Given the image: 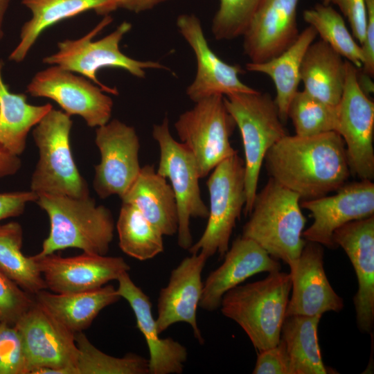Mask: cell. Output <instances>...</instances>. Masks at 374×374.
<instances>
[{"mask_svg":"<svg viewBox=\"0 0 374 374\" xmlns=\"http://www.w3.org/2000/svg\"><path fill=\"white\" fill-rule=\"evenodd\" d=\"M265 160L271 177L303 200L337 191L351 175L345 143L335 131L312 136L286 134Z\"/></svg>","mask_w":374,"mask_h":374,"instance_id":"cell-1","label":"cell"},{"mask_svg":"<svg viewBox=\"0 0 374 374\" xmlns=\"http://www.w3.org/2000/svg\"><path fill=\"white\" fill-rule=\"evenodd\" d=\"M36 203L46 213L50 222L49 234L38 255L67 248L98 255L107 253L115 228L108 208L97 206L89 196L78 198L42 194Z\"/></svg>","mask_w":374,"mask_h":374,"instance_id":"cell-2","label":"cell"},{"mask_svg":"<svg viewBox=\"0 0 374 374\" xmlns=\"http://www.w3.org/2000/svg\"><path fill=\"white\" fill-rule=\"evenodd\" d=\"M292 290L290 274L276 271L256 282L238 285L222 297L224 316L236 322L259 351L276 346Z\"/></svg>","mask_w":374,"mask_h":374,"instance_id":"cell-3","label":"cell"},{"mask_svg":"<svg viewBox=\"0 0 374 374\" xmlns=\"http://www.w3.org/2000/svg\"><path fill=\"white\" fill-rule=\"evenodd\" d=\"M300 199L298 194L270 177L256 193L242 237L254 241L271 257L290 266L306 243L302 236L306 219Z\"/></svg>","mask_w":374,"mask_h":374,"instance_id":"cell-4","label":"cell"},{"mask_svg":"<svg viewBox=\"0 0 374 374\" xmlns=\"http://www.w3.org/2000/svg\"><path fill=\"white\" fill-rule=\"evenodd\" d=\"M225 106L239 128L244 152L247 201L243 211L251 213L261 167L268 150L287 134L274 99L256 91L224 96Z\"/></svg>","mask_w":374,"mask_h":374,"instance_id":"cell-5","label":"cell"},{"mask_svg":"<svg viewBox=\"0 0 374 374\" xmlns=\"http://www.w3.org/2000/svg\"><path fill=\"white\" fill-rule=\"evenodd\" d=\"M70 116L53 107L35 126L33 136L39 160L30 179V190L37 195L89 196L72 155Z\"/></svg>","mask_w":374,"mask_h":374,"instance_id":"cell-6","label":"cell"},{"mask_svg":"<svg viewBox=\"0 0 374 374\" xmlns=\"http://www.w3.org/2000/svg\"><path fill=\"white\" fill-rule=\"evenodd\" d=\"M112 21V18L107 15L82 37L58 42V51L44 57L43 62L80 73L97 84L104 92L114 95L118 94V90L105 85L97 78V72L103 67L120 68L139 78H145L148 69L169 70L159 62L134 60L121 51L120 42L132 28L131 24L127 21L121 24L114 31L105 37L93 41L94 36Z\"/></svg>","mask_w":374,"mask_h":374,"instance_id":"cell-7","label":"cell"},{"mask_svg":"<svg viewBox=\"0 0 374 374\" xmlns=\"http://www.w3.org/2000/svg\"><path fill=\"white\" fill-rule=\"evenodd\" d=\"M244 162L238 154L226 159L213 170L206 181L210 206L208 222L199 240L189 248L208 258L218 253L223 257L247 201Z\"/></svg>","mask_w":374,"mask_h":374,"instance_id":"cell-8","label":"cell"},{"mask_svg":"<svg viewBox=\"0 0 374 374\" xmlns=\"http://www.w3.org/2000/svg\"><path fill=\"white\" fill-rule=\"evenodd\" d=\"M175 123L177 135L193 154L200 178L238 152L230 137L236 126L228 112L224 96L213 95L195 103Z\"/></svg>","mask_w":374,"mask_h":374,"instance_id":"cell-9","label":"cell"},{"mask_svg":"<svg viewBox=\"0 0 374 374\" xmlns=\"http://www.w3.org/2000/svg\"><path fill=\"white\" fill-rule=\"evenodd\" d=\"M152 134L160 150L157 172L170 180L177 202V242L181 249L188 250L193 244L190 219L208 216V208L201 196L197 164L192 152L172 137L167 117L153 125Z\"/></svg>","mask_w":374,"mask_h":374,"instance_id":"cell-10","label":"cell"},{"mask_svg":"<svg viewBox=\"0 0 374 374\" xmlns=\"http://www.w3.org/2000/svg\"><path fill=\"white\" fill-rule=\"evenodd\" d=\"M358 69L346 60L345 82L337 108L336 132L346 146L350 174L374 178V103L363 91Z\"/></svg>","mask_w":374,"mask_h":374,"instance_id":"cell-11","label":"cell"},{"mask_svg":"<svg viewBox=\"0 0 374 374\" xmlns=\"http://www.w3.org/2000/svg\"><path fill=\"white\" fill-rule=\"evenodd\" d=\"M15 326L22 339L28 374L39 368H48V374H76L75 334L35 301Z\"/></svg>","mask_w":374,"mask_h":374,"instance_id":"cell-12","label":"cell"},{"mask_svg":"<svg viewBox=\"0 0 374 374\" xmlns=\"http://www.w3.org/2000/svg\"><path fill=\"white\" fill-rule=\"evenodd\" d=\"M27 92L54 100L68 115L81 116L89 127L105 125L112 116L113 100L100 87L57 65L37 73Z\"/></svg>","mask_w":374,"mask_h":374,"instance_id":"cell-13","label":"cell"},{"mask_svg":"<svg viewBox=\"0 0 374 374\" xmlns=\"http://www.w3.org/2000/svg\"><path fill=\"white\" fill-rule=\"evenodd\" d=\"M95 143L100 161L95 166L93 188L105 199L120 198L136 179L141 170L140 142L135 129L114 119L96 130Z\"/></svg>","mask_w":374,"mask_h":374,"instance_id":"cell-14","label":"cell"},{"mask_svg":"<svg viewBox=\"0 0 374 374\" xmlns=\"http://www.w3.org/2000/svg\"><path fill=\"white\" fill-rule=\"evenodd\" d=\"M45 281L46 288L57 294L96 290L117 280L130 265L122 257L82 252L62 257L55 253L32 256Z\"/></svg>","mask_w":374,"mask_h":374,"instance_id":"cell-15","label":"cell"},{"mask_svg":"<svg viewBox=\"0 0 374 374\" xmlns=\"http://www.w3.org/2000/svg\"><path fill=\"white\" fill-rule=\"evenodd\" d=\"M301 206L309 211L314 221L303 231L308 242L337 248L333 240L336 229L350 222L374 215V184L362 180L345 184L330 196L302 200Z\"/></svg>","mask_w":374,"mask_h":374,"instance_id":"cell-16","label":"cell"},{"mask_svg":"<svg viewBox=\"0 0 374 374\" xmlns=\"http://www.w3.org/2000/svg\"><path fill=\"white\" fill-rule=\"evenodd\" d=\"M176 24L195 55V78L186 89V94L192 101L196 103L217 94L226 96L257 91L241 81L239 75L244 71L240 65H231L222 61L211 50L200 20L195 15H180Z\"/></svg>","mask_w":374,"mask_h":374,"instance_id":"cell-17","label":"cell"},{"mask_svg":"<svg viewBox=\"0 0 374 374\" xmlns=\"http://www.w3.org/2000/svg\"><path fill=\"white\" fill-rule=\"evenodd\" d=\"M299 0H262L244 30L243 50L250 62L262 63L280 55L299 37Z\"/></svg>","mask_w":374,"mask_h":374,"instance_id":"cell-18","label":"cell"},{"mask_svg":"<svg viewBox=\"0 0 374 374\" xmlns=\"http://www.w3.org/2000/svg\"><path fill=\"white\" fill-rule=\"evenodd\" d=\"M290 267L292 293L285 317L322 316L326 312H338L343 309V299L335 292L326 275L321 244L305 243L299 258Z\"/></svg>","mask_w":374,"mask_h":374,"instance_id":"cell-19","label":"cell"},{"mask_svg":"<svg viewBox=\"0 0 374 374\" xmlns=\"http://www.w3.org/2000/svg\"><path fill=\"white\" fill-rule=\"evenodd\" d=\"M207 259L201 252L192 253L171 271L158 298L156 324L160 334L174 323L184 322L191 326L199 343H204L196 316L203 289L202 272Z\"/></svg>","mask_w":374,"mask_h":374,"instance_id":"cell-20","label":"cell"},{"mask_svg":"<svg viewBox=\"0 0 374 374\" xmlns=\"http://www.w3.org/2000/svg\"><path fill=\"white\" fill-rule=\"evenodd\" d=\"M332 238L347 254L357 278L353 299L357 326L371 332L374 324V215L345 224Z\"/></svg>","mask_w":374,"mask_h":374,"instance_id":"cell-21","label":"cell"},{"mask_svg":"<svg viewBox=\"0 0 374 374\" xmlns=\"http://www.w3.org/2000/svg\"><path fill=\"white\" fill-rule=\"evenodd\" d=\"M223 263L203 283L199 306L207 311L220 307L223 296L249 277L280 270V264L254 241L239 237L224 254Z\"/></svg>","mask_w":374,"mask_h":374,"instance_id":"cell-22","label":"cell"},{"mask_svg":"<svg viewBox=\"0 0 374 374\" xmlns=\"http://www.w3.org/2000/svg\"><path fill=\"white\" fill-rule=\"evenodd\" d=\"M118 294L130 304L136 326L144 336L149 350L150 374H181L188 358L186 348L172 338H161L152 314L150 298L124 272L116 280Z\"/></svg>","mask_w":374,"mask_h":374,"instance_id":"cell-23","label":"cell"},{"mask_svg":"<svg viewBox=\"0 0 374 374\" xmlns=\"http://www.w3.org/2000/svg\"><path fill=\"white\" fill-rule=\"evenodd\" d=\"M134 206L163 235L178 230V211L174 192L166 178L150 165L141 167L136 179L121 197Z\"/></svg>","mask_w":374,"mask_h":374,"instance_id":"cell-24","label":"cell"},{"mask_svg":"<svg viewBox=\"0 0 374 374\" xmlns=\"http://www.w3.org/2000/svg\"><path fill=\"white\" fill-rule=\"evenodd\" d=\"M33 297L38 304L75 334L88 328L101 310L121 299L112 285L67 294L43 290Z\"/></svg>","mask_w":374,"mask_h":374,"instance_id":"cell-25","label":"cell"},{"mask_svg":"<svg viewBox=\"0 0 374 374\" xmlns=\"http://www.w3.org/2000/svg\"><path fill=\"white\" fill-rule=\"evenodd\" d=\"M21 3L33 17L23 25L20 42L9 56L16 62L24 60L40 34L56 23L89 10L104 15L115 10L114 0H22Z\"/></svg>","mask_w":374,"mask_h":374,"instance_id":"cell-26","label":"cell"},{"mask_svg":"<svg viewBox=\"0 0 374 374\" xmlns=\"http://www.w3.org/2000/svg\"><path fill=\"white\" fill-rule=\"evenodd\" d=\"M346 76V60L321 39L313 42L303 56L300 78L304 91L337 106L341 98Z\"/></svg>","mask_w":374,"mask_h":374,"instance_id":"cell-27","label":"cell"},{"mask_svg":"<svg viewBox=\"0 0 374 374\" xmlns=\"http://www.w3.org/2000/svg\"><path fill=\"white\" fill-rule=\"evenodd\" d=\"M317 36L315 29L309 25L299 33L294 43L280 55L262 63L249 62L246 64L247 71L265 74L273 80L276 89L274 101L283 123L288 118L290 102L299 91L303 56Z\"/></svg>","mask_w":374,"mask_h":374,"instance_id":"cell-28","label":"cell"},{"mask_svg":"<svg viewBox=\"0 0 374 374\" xmlns=\"http://www.w3.org/2000/svg\"><path fill=\"white\" fill-rule=\"evenodd\" d=\"M3 66L0 58V147L19 157L26 149L30 129L53 106L33 105L27 102L26 94L11 92L3 79Z\"/></svg>","mask_w":374,"mask_h":374,"instance_id":"cell-29","label":"cell"},{"mask_svg":"<svg viewBox=\"0 0 374 374\" xmlns=\"http://www.w3.org/2000/svg\"><path fill=\"white\" fill-rule=\"evenodd\" d=\"M321 316L294 315L285 318L280 332L290 357L292 374H326L317 329Z\"/></svg>","mask_w":374,"mask_h":374,"instance_id":"cell-30","label":"cell"},{"mask_svg":"<svg viewBox=\"0 0 374 374\" xmlns=\"http://www.w3.org/2000/svg\"><path fill=\"white\" fill-rule=\"evenodd\" d=\"M22 228L18 222L0 224V269L33 296L47 288L32 256L22 253Z\"/></svg>","mask_w":374,"mask_h":374,"instance_id":"cell-31","label":"cell"},{"mask_svg":"<svg viewBox=\"0 0 374 374\" xmlns=\"http://www.w3.org/2000/svg\"><path fill=\"white\" fill-rule=\"evenodd\" d=\"M116 227L119 247L127 256L143 261L163 251V234L132 204L122 202Z\"/></svg>","mask_w":374,"mask_h":374,"instance_id":"cell-32","label":"cell"},{"mask_svg":"<svg viewBox=\"0 0 374 374\" xmlns=\"http://www.w3.org/2000/svg\"><path fill=\"white\" fill-rule=\"evenodd\" d=\"M303 17L322 41L358 69L362 68L364 57L362 46L354 39L341 15L331 5L318 3L304 10Z\"/></svg>","mask_w":374,"mask_h":374,"instance_id":"cell-33","label":"cell"},{"mask_svg":"<svg viewBox=\"0 0 374 374\" xmlns=\"http://www.w3.org/2000/svg\"><path fill=\"white\" fill-rule=\"evenodd\" d=\"M79 354L76 374H148V359L134 353L123 357L107 355L93 346L87 337L75 333Z\"/></svg>","mask_w":374,"mask_h":374,"instance_id":"cell-34","label":"cell"},{"mask_svg":"<svg viewBox=\"0 0 374 374\" xmlns=\"http://www.w3.org/2000/svg\"><path fill=\"white\" fill-rule=\"evenodd\" d=\"M337 106L327 104L304 90L298 91L289 105L287 118L292 120L297 136H312L336 132Z\"/></svg>","mask_w":374,"mask_h":374,"instance_id":"cell-35","label":"cell"},{"mask_svg":"<svg viewBox=\"0 0 374 374\" xmlns=\"http://www.w3.org/2000/svg\"><path fill=\"white\" fill-rule=\"evenodd\" d=\"M262 0H220L212 21L211 30L217 40L242 36Z\"/></svg>","mask_w":374,"mask_h":374,"instance_id":"cell-36","label":"cell"},{"mask_svg":"<svg viewBox=\"0 0 374 374\" xmlns=\"http://www.w3.org/2000/svg\"><path fill=\"white\" fill-rule=\"evenodd\" d=\"M0 374H28L21 335L15 325H0Z\"/></svg>","mask_w":374,"mask_h":374,"instance_id":"cell-37","label":"cell"},{"mask_svg":"<svg viewBox=\"0 0 374 374\" xmlns=\"http://www.w3.org/2000/svg\"><path fill=\"white\" fill-rule=\"evenodd\" d=\"M35 302L33 295L21 289L0 269V319L15 325Z\"/></svg>","mask_w":374,"mask_h":374,"instance_id":"cell-38","label":"cell"},{"mask_svg":"<svg viewBox=\"0 0 374 374\" xmlns=\"http://www.w3.org/2000/svg\"><path fill=\"white\" fill-rule=\"evenodd\" d=\"M252 373L253 374H292L290 357L285 344L281 339L276 346L259 353Z\"/></svg>","mask_w":374,"mask_h":374,"instance_id":"cell-39","label":"cell"},{"mask_svg":"<svg viewBox=\"0 0 374 374\" xmlns=\"http://www.w3.org/2000/svg\"><path fill=\"white\" fill-rule=\"evenodd\" d=\"M324 5L337 6L347 18L352 31L360 45L364 41L366 30V10L364 0H322Z\"/></svg>","mask_w":374,"mask_h":374,"instance_id":"cell-40","label":"cell"},{"mask_svg":"<svg viewBox=\"0 0 374 374\" xmlns=\"http://www.w3.org/2000/svg\"><path fill=\"white\" fill-rule=\"evenodd\" d=\"M38 195L31 191H17L0 193V221L20 215L26 204L36 202Z\"/></svg>","mask_w":374,"mask_h":374,"instance_id":"cell-41","label":"cell"},{"mask_svg":"<svg viewBox=\"0 0 374 374\" xmlns=\"http://www.w3.org/2000/svg\"><path fill=\"white\" fill-rule=\"evenodd\" d=\"M366 10V30L365 39L361 45L364 62V73L373 78L374 76V0H364Z\"/></svg>","mask_w":374,"mask_h":374,"instance_id":"cell-42","label":"cell"},{"mask_svg":"<svg viewBox=\"0 0 374 374\" xmlns=\"http://www.w3.org/2000/svg\"><path fill=\"white\" fill-rule=\"evenodd\" d=\"M170 0H114V9L124 8L136 13L152 9Z\"/></svg>","mask_w":374,"mask_h":374,"instance_id":"cell-43","label":"cell"},{"mask_svg":"<svg viewBox=\"0 0 374 374\" xmlns=\"http://www.w3.org/2000/svg\"><path fill=\"white\" fill-rule=\"evenodd\" d=\"M18 156L12 154L0 147V179L15 175L21 168Z\"/></svg>","mask_w":374,"mask_h":374,"instance_id":"cell-44","label":"cell"},{"mask_svg":"<svg viewBox=\"0 0 374 374\" xmlns=\"http://www.w3.org/2000/svg\"><path fill=\"white\" fill-rule=\"evenodd\" d=\"M10 0H0V40L3 37V21Z\"/></svg>","mask_w":374,"mask_h":374,"instance_id":"cell-45","label":"cell"},{"mask_svg":"<svg viewBox=\"0 0 374 374\" xmlns=\"http://www.w3.org/2000/svg\"><path fill=\"white\" fill-rule=\"evenodd\" d=\"M1 319H0V325H1Z\"/></svg>","mask_w":374,"mask_h":374,"instance_id":"cell-46","label":"cell"}]
</instances>
